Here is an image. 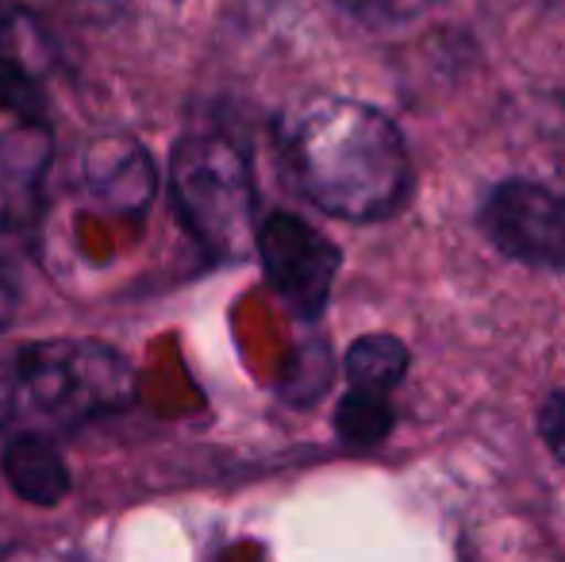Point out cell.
I'll use <instances>...</instances> for the list:
<instances>
[{
    "instance_id": "5",
    "label": "cell",
    "mask_w": 565,
    "mask_h": 562,
    "mask_svg": "<svg viewBox=\"0 0 565 562\" xmlns=\"http://www.w3.org/2000/svg\"><path fill=\"white\" fill-rule=\"evenodd\" d=\"M481 227L500 255L535 271H565V193L539 181H500L481 201Z\"/></svg>"
},
{
    "instance_id": "2",
    "label": "cell",
    "mask_w": 565,
    "mask_h": 562,
    "mask_svg": "<svg viewBox=\"0 0 565 562\" xmlns=\"http://www.w3.org/2000/svg\"><path fill=\"white\" fill-rule=\"evenodd\" d=\"M131 397V362L97 339H39L0 354V432H62Z\"/></svg>"
},
{
    "instance_id": "11",
    "label": "cell",
    "mask_w": 565,
    "mask_h": 562,
    "mask_svg": "<svg viewBox=\"0 0 565 562\" xmlns=\"http://www.w3.org/2000/svg\"><path fill=\"white\" fill-rule=\"evenodd\" d=\"M0 116H20V124L43 120V89L12 51H0Z\"/></svg>"
},
{
    "instance_id": "14",
    "label": "cell",
    "mask_w": 565,
    "mask_h": 562,
    "mask_svg": "<svg viewBox=\"0 0 565 562\" xmlns=\"http://www.w3.org/2000/svg\"><path fill=\"white\" fill-rule=\"evenodd\" d=\"M8 23H12V12H8V4H4V0H0V39H4L8 31H12V28H8Z\"/></svg>"
},
{
    "instance_id": "3",
    "label": "cell",
    "mask_w": 565,
    "mask_h": 562,
    "mask_svg": "<svg viewBox=\"0 0 565 562\" xmlns=\"http://www.w3.org/2000/svg\"><path fill=\"white\" fill-rule=\"evenodd\" d=\"M170 197L185 232L216 258L254 247L258 201L243 147L224 131H189L170 155Z\"/></svg>"
},
{
    "instance_id": "10",
    "label": "cell",
    "mask_w": 565,
    "mask_h": 562,
    "mask_svg": "<svg viewBox=\"0 0 565 562\" xmlns=\"http://www.w3.org/2000/svg\"><path fill=\"white\" fill-rule=\"evenodd\" d=\"M393 401L381 393L347 390V397L335 409V432L350 447H377L388 432H393Z\"/></svg>"
},
{
    "instance_id": "8",
    "label": "cell",
    "mask_w": 565,
    "mask_h": 562,
    "mask_svg": "<svg viewBox=\"0 0 565 562\" xmlns=\"http://www.w3.org/2000/svg\"><path fill=\"white\" fill-rule=\"evenodd\" d=\"M0 474L12 486V494L39 509H51L70 494V466L51 435L12 432L0 450Z\"/></svg>"
},
{
    "instance_id": "1",
    "label": "cell",
    "mask_w": 565,
    "mask_h": 562,
    "mask_svg": "<svg viewBox=\"0 0 565 562\" xmlns=\"http://www.w3.org/2000/svg\"><path fill=\"white\" fill-rule=\"evenodd\" d=\"M292 185L342 220L393 216L412 189L404 136L381 108L350 97H316L292 108L277 128Z\"/></svg>"
},
{
    "instance_id": "4",
    "label": "cell",
    "mask_w": 565,
    "mask_h": 562,
    "mask_svg": "<svg viewBox=\"0 0 565 562\" xmlns=\"http://www.w3.org/2000/svg\"><path fill=\"white\" fill-rule=\"evenodd\" d=\"M254 251L277 297L300 320H320L342 266V251L335 243L292 212H269L266 220H258Z\"/></svg>"
},
{
    "instance_id": "12",
    "label": "cell",
    "mask_w": 565,
    "mask_h": 562,
    "mask_svg": "<svg viewBox=\"0 0 565 562\" xmlns=\"http://www.w3.org/2000/svg\"><path fill=\"white\" fill-rule=\"evenodd\" d=\"M339 4L370 28H401L424 12L427 0H339Z\"/></svg>"
},
{
    "instance_id": "13",
    "label": "cell",
    "mask_w": 565,
    "mask_h": 562,
    "mask_svg": "<svg viewBox=\"0 0 565 562\" xmlns=\"http://www.w3.org/2000/svg\"><path fill=\"white\" fill-rule=\"evenodd\" d=\"M539 432H543V443L554 450V458L565 463V390H554L551 397L539 409Z\"/></svg>"
},
{
    "instance_id": "6",
    "label": "cell",
    "mask_w": 565,
    "mask_h": 562,
    "mask_svg": "<svg viewBox=\"0 0 565 562\" xmlns=\"http://www.w3.org/2000/svg\"><path fill=\"white\" fill-rule=\"evenodd\" d=\"M51 150L54 139L43 120L15 124L0 136V278L12 251H20L35 227Z\"/></svg>"
},
{
    "instance_id": "9",
    "label": "cell",
    "mask_w": 565,
    "mask_h": 562,
    "mask_svg": "<svg viewBox=\"0 0 565 562\" xmlns=\"http://www.w3.org/2000/svg\"><path fill=\"white\" fill-rule=\"evenodd\" d=\"M404 374H408V347H404L396 336L373 331V336H362L347 351L350 390L381 393V397H388V393L401 385Z\"/></svg>"
},
{
    "instance_id": "7",
    "label": "cell",
    "mask_w": 565,
    "mask_h": 562,
    "mask_svg": "<svg viewBox=\"0 0 565 562\" xmlns=\"http://www.w3.org/2000/svg\"><path fill=\"white\" fill-rule=\"evenodd\" d=\"M85 181L108 209L142 212L154 197V162L135 139H100L85 155Z\"/></svg>"
}]
</instances>
